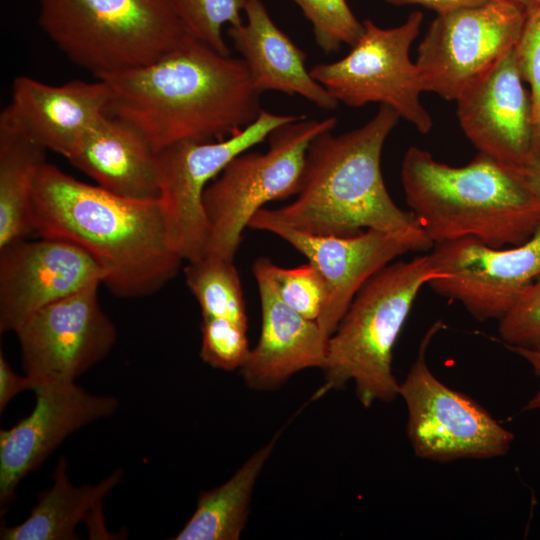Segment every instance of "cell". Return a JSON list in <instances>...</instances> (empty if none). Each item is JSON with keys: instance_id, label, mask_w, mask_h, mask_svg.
Returning <instances> with one entry per match:
<instances>
[{"instance_id": "obj_1", "label": "cell", "mask_w": 540, "mask_h": 540, "mask_svg": "<svg viewBox=\"0 0 540 540\" xmlns=\"http://www.w3.org/2000/svg\"><path fill=\"white\" fill-rule=\"evenodd\" d=\"M98 79L109 90L108 113L134 126L157 152L182 141L228 138L263 110L244 61L192 36L149 64Z\"/></svg>"}, {"instance_id": "obj_2", "label": "cell", "mask_w": 540, "mask_h": 540, "mask_svg": "<svg viewBox=\"0 0 540 540\" xmlns=\"http://www.w3.org/2000/svg\"><path fill=\"white\" fill-rule=\"evenodd\" d=\"M30 220L41 237L87 250L106 272L103 284L117 297L156 293L183 261L170 243L160 199L123 197L47 162L35 181Z\"/></svg>"}, {"instance_id": "obj_3", "label": "cell", "mask_w": 540, "mask_h": 540, "mask_svg": "<svg viewBox=\"0 0 540 540\" xmlns=\"http://www.w3.org/2000/svg\"><path fill=\"white\" fill-rule=\"evenodd\" d=\"M394 109L380 105L364 125L340 135L325 131L309 144L296 199L272 215L314 235L352 236L367 229L434 243L415 215L399 208L381 172L384 143L398 123Z\"/></svg>"}, {"instance_id": "obj_4", "label": "cell", "mask_w": 540, "mask_h": 540, "mask_svg": "<svg viewBox=\"0 0 540 540\" xmlns=\"http://www.w3.org/2000/svg\"><path fill=\"white\" fill-rule=\"evenodd\" d=\"M401 182L410 211L434 244L473 237L495 248L517 246L540 225V201L525 176L481 152L456 167L410 147Z\"/></svg>"}, {"instance_id": "obj_5", "label": "cell", "mask_w": 540, "mask_h": 540, "mask_svg": "<svg viewBox=\"0 0 540 540\" xmlns=\"http://www.w3.org/2000/svg\"><path fill=\"white\" fill-rule=\"evenodd\" d=\"M442 275L429 254L391 262L372 275L329 337L325 383L316 396L353 381L366 408L394 401L399 396L392 371L394 345L421 288Z\"/></svg>"}, {"instance_id": "obj_6", "label": "cell", "mask_w": 540, "mask_h": 540, "mask_svg": "<svg viewBox=\"0 0 540 540\" xmlns=\"http://www.w3.org/2000/svg\"><path fill=\"white\" fill-rule=\"evenodd\" d=\"M39 24L99 78L149 64L191 36L169 0H39Z\"/></svg>"}, {"instance_id": "obj_7", "label": "cell", "mask_w": 540, "mask_h": 540, "mask_svg": "<svg viewBox=\"0 0 540 540\" xmlns=\"http://www.w3.org/2000/svg\"><path fill=\"white\" fill-rule=\"evenodd\" d=\"M336 125L335 117L303 116L275 128L265 153L246 151L236 156L203 193L209 227L204 257L234 261L252 217L266 203L298 193L310 142Z\"/></svg>"}, {"instance_id": "obj_8", "label": "cell", "mask_w": 540, "mask_h": 540, "mask_svg": "<svg viewBox=\"0 0 540 540\" xmlns=\"http://www.w3.org/2000/svg\"><path fill=\"white\" fill-rule=\"evenodd\" d=\"M445 325L435 321L424 334L399 396L407 407L406 432L415 455L448 462L457 459H490L506 455L514 441L480 404L442 383L428 368L426 351Z\"/></svg>"}, {"instance_id": "obj_9", "label": "cell", "mask_w": 540, "mask_h": 540, "mask_svg": "<svg viewBox=\"0 0 540 540\" xmlns=\"http://www.w3.org/2000/svg\"><path fill=\"white\" fill-rule=\"evenodd\" d=\"M424 15L411 13L393 28L364 20L363 33L343 58L312 67L311 76L339 103L362 107L380 103L391 107L418 132L427 134L432 117L420 101L424 92L410 48Z\"/></svg>"}, {"instance_id": "obj_10", "label": "cell", "mask_w": 540, "mask_h": 540, "mask_svg": "<svg viewBox=\"0 0 540 540\" xmlns=\"http://www.w3.org/2000/svg\"><path fill=\"white\" fill-rule=\"evenodd\" d=\"M526 15L512 0L437 15L415 62L424 92L455 101L514 49Z\"/></svg>"}, {"instance_id": "obj_11", "label": "cell", "mask_w": 540, "mask_h": 540, "mask_svg": "<svg viewBox=\"0 0 540 540\" xmlns=\"http://www.w3.org/2000/svg\"><path fill=\"white\" fill-rule=\"evenodd\" d=\"M302 115H280L262 110L240 132L218 141H182L158 152L160 201L169 240L187 262L204 258L209 227L203 209V193L238 155L262 143L282 124Z\"/></svg>"}, {"instance_id": "obj_12", "label": "cell", "mask_w": 540, "mask_h": 540, "mask_svg": "<svg viewBox=\"0 0 540 540\" xmlns=\"http://www.w3.org/2000/svg\"><path fill=\"white\" fill-rule=\"evenodd\" d=\"M429 255L443 273L429 288L461 303L478 321H499L540 276V225L517 246L495 248L464 237L434 244Z\"/></svg>"}, {"instance_id": "obj_13", "label": "cell", "mask_w": 540, "mask_h": 540, "mask_svg": "<svg viewBox=\"0 0 540 540\" xmlns=\"http://www.w3.org/2000/svg\"><path fill=\"white\" fill-rule=\"evenodd\" d=\"M100 285L45 306L15 332L25 375L34 386L75 382L115 345L117 330L99 303Z\"/></svg>"}, {"instance_id": "obj_14", "label": "cell", "mask_w": 540, "mask_h": 540, "mask_svg": "<svg viewBox=\"0 0 540 540\" xmlns=\"http://www.w3.org/2000/svg\"><path fill=\"white\" fill-rule=\"evenodd\" d=\"M248 227L279 236L320 272L327 286V301L317 323L327 337L335 332L355 295L372 275L405 253L429 250L415 239L375 229L352 236L301 232L279 221L267 208L260 209Z\"/></svg>"}, {"instance_id": "obj_15", "label": "cell", "mask_w": 540, "mask_h": 540, "mask_svg": "<svg viewBox=\"0 0 540 540\" xmlns=\"http://www.w3.org/2000/svg\"><path fill=\"white\" fill-rule=\"evenodd\" d=\"M105 278L99 262L71 241L41 237L0 248V331L16 332L38 310Z\"/></svg>"}, {"instance_id": "obj_16", "label": "cell", "mask_w": 540, "mask_h": 540, "mask_svg": "<svg viewBox=\"0 0 540 540\" xmlns=\"http://www.w3.org/2000/svg\"><path fill=\"white\" fill-rule=\"evenodd\" d=\"M32 412L10 429L0 431L1 515L13 502L19 483L36 470L72 433L113 415L118 400L94 395L75 382L35 385Z\"/></svg>"}, {"instance_id": "obj_17", "label": "cell", "mask_w": 540, "mask_h": 540, "mask_svg": "<svg viewBox=\"0 0 540 540\" xmlns=\"http://www.w3.org/2000/svg\"><path fill=\"white\" fill-rule=\"evenodd\" d=\"M523 83L513 49L455 101L460 127L478 152L525 176L539 145Z\"/></svg>"}, {"instance_id": "obj_18", "label": "cell", "mask_w": 540, "mask_h": 540, "mask_svg": "<svg viewBox=\"0 0 540 540\" xmlns=\"http://www.w3.org/2000/svg\"><path fill=\"white\" fill-rule=\"evenodd\" d=\"M108 103L109 90L101 79L54 86L19 76L0 120L35 144L68 158L87 131L108 113Z\"/></svg>"}, {"instance_id": "obj_19", "label": "cell", "mask_w": 540, "mask_h": 540, "mask_svg": "<svg viewBox=\"0 0 540 540\" xmlns=\"http://www.w3.org/2000/svg\"><path fill=\"white\" fill-rule=\"evenodd\" d=\"M252 271L260 296L261 332L240 372L251 389L271 391L298 371L322 369L329 337L317 321L307 319L287 305L264 274Z\"/></svg>"}, {"instance_id": "obj_20", "label": "cell", "mask_w": 540, "mask_h": 540, "mask_svg": "<svg viewBox=\"0 0 540 540\" xmlns=\"http://www.w3.org/2000/svg\"><path fill=\"white\" fill-rule=\"evenodd\" d=\"M67 159L112 193L160 199L158 152L134 126L116 116L103 115Z\"/></svg>"}, {"instance_id": "obj_21", "label": "cell", "mask_w": 540, "mask_h": 540, "mask_svg": "<svg viewBox=\"0 0 540 540\" xmlns=\"http://www.w3.org/2000/svg\"><path fill=\"white\" fill-rule=\"evenodd\" d=\"M244 11L246 22L229 26L227 34L256 89L299 95L321 109H335L338 102L307 70L305 52L273 22L263 2L246 0Z\"/></svg>"}, {"instance_id": "obj_22", "label": "cell", "mask_w": 540, "mask_h": 540, "mask_svg": "<svg viewBox=\"0 0 540 540\" xmlns=\"http://www.w3.org/2000/svg\"><path fill=\"white\" fill-rule=\"evenodd\" d=\"M122 470L113 471L95 485L74 486L67 474V461L61 457L54 469L53 484L38 495L29 516L15 526H2V540H75L77 525L101 505L119 483Z\"/></svg>"}, {"instance_id": "obj_23", "label": "cell", "mask_w": 540, "mask_h": 540, "mask_svg": "<svg viewBox=\"0 0 540 540\" xmlns=\"http://www.w3.org/2000/svg\"><path fill=\"white\" fill-rule=\"evenodd\" d=\"M280 432L219 487L202 491L196 509L174 540H238L247 521L254 485Z\"/></svg>"}, {"instance_id": "obj_24", "label": "cell", "mask_w": 540, "mask_h": 540, "mask_svg": "<svg viewBox=\"0 0 540 540\" xmlns=\"http://www.w3.org/2000/svg\"><path fill=\"white\" fill-rule=\"evenodd\" d=\"M45 152L0 120V248L34 232L31 200Z\"/></svg>"}, {"instance_id": "obj_25", "label": "cell", "mask_w": 540, "mask_h": 540, "mask_svg": "<svg viewBox=\"0 0 540 540\" xmlns=\"http://www.w3.org/2000/svg\"><path fill=\"white\" fill-rule=\"evenodd\" d=\"M233 262L208 257L188 262L185 281L203 318H227L247 326L243 290Z\"/></svg>"}, {"instance_id": "obj_26", "label": "cell", "mask_w": 540, "mask_h": 540, "mask_svg": "<svg viewBox=\"0 0 540 540\" xmlns=\"http://www.w3.org/2000/svg\"><path fill=\"white\" fill-rule=\"evenodd\" d=\"M252 270L264 274L278 296L302 316L314 321L320 317L327 301V286L312 263L283 268L260 257Z\"/></svg>"}, {"instance_id": "obj_27", "label": "cell", "mask_w": 540, "mask_h": 540, "mask_svg": "<svg viewBox=\"0 0 540 540\" xmlns=\"http://www.w3.org/2000/svg\"><path fill=\"white\" fill-rule=\"evenodd\" d=\"M188 33L216 52L229 56L222 28L242 22L246 0H169Z\"/></svg>"}, {"instance_id": "obj_28", "label": "cell", "mask_w": 540, "mask_h": 540, "mask_svg": "<svg viewBox=\"0 0 540 540\" xmlns=\"http://www.w3.org/2000/svg\"><path fill=\"white\" fill-rule=\"evenodd\" d=\"M313 26L317 45L325 53L352 46L362 35L363 23L355 17L346 0H292Z\"/></svg>"}, {"instance_id": "obj_29", "label": "cell", "mask_w": 540, "mask_h": 540, "mask_svg": "<svg viewBox=\"0 0 540 540\" xmlns=\"http://www.w3.org/2000/svg\"><path fill=\"white\" fill-rule=\"evenodd\" d=\"M201 359L226 371L240 369L250 352L247 326L227 318H203Z\"/></svg>"}, {"instance_id": "obj_30", "label": "cell", "mask_w": 540, "mask_h": 540, "mask_svg": "<svg viewBox=\"0 0 540 540\" xmlns=\"http://www.w3.org/2000/svg\"><path fill=\"white\" fill-rule=\"evenodd\" d=\"M498 330L505 346L540 350V276L499 320Z\"/></svg>"}, {"instance_id": "obj_31", "label": "cell", "mask_w": 540, "mask_h": 540, "mask_svg": "<svg viewBox=\"0 0 540 540\" xmlns=\"http://www.w3.org/2000/svg\"><path fill=\"white\" fill-rule=\"evenodd\" d=\"M514 55L520 76L529 85L533 122L540 145V5L527 13Z\"/></svg>"}, {"instance_id": "obj_32", "label": "cell", "mask_w": 540, "mask_h": 540, "mask_svg": "<svg viewBox=\"0 0 540 540\" xmlns=\"http://www.w3.org/2000/svg\"><path fill=\"white\" fill-rule=\"evenodd\" d=\"M34 383L28 376H20L8 364L3 352H0V411L20 392L33 390Z\"/></svg>"}, {"instance_id": "obj_33", "label": "cell", "mask_w": 540, "mask_h": 540, "mask_svg": "<svg viewBox=\"0 0 540 540\" xmlns=\"http://www.w3.org/2000/svg\"><path fill=\"white\" fill-rule=\"evenodd\" d=\"M394 5L416 4L440 14H446L462 8L482 5L492 0H387Z\"/></svg>"}, {"instance_id": "obj_34", "label": "cell", "mask_w": 540, "mask_h": 540, "mask_svg": "<svg viewBox=\"0 0 540 540\" xmlns=\"http://www.w3.org/2000/svg\"><path fill=\"white\" fill-rule=\"evenodd\" d=\"M508 350L523 358L532 367L540 383V350L506 346ZM526 411L540 410V385L535 394L523 407Z\"/></svg>"}, {"instance_id": "obj_35", "label": "cell", "mask_w": 540, "mask_h": 540, "mask_svg": "<svg viewBox=\"0 0 540 540\" xmlns=\"http://www.w3.org/2000/svg\"><path fill=\"white\" fill-rule=\"evenodd\" d=\"M525 178L530 189L540 201V145L532 164L525 173Z\"/></svg>"}, {"instance_id": "obj_36", "label": "cell", "mask_w": 540, "mask_h": 540, "mask_svg": "<svg viewBox=\"0 0 540 540\" xmlns=\"http://www.w3.org/2000/svg\"><path fill=\"white\" fill-rule=\"evenodd\" d=\"M512 1H514L515 3L523 7L526 13H528L529 11L535 9L536 7L540 5V0H512Z\"/></svg>"}]
</instances>
